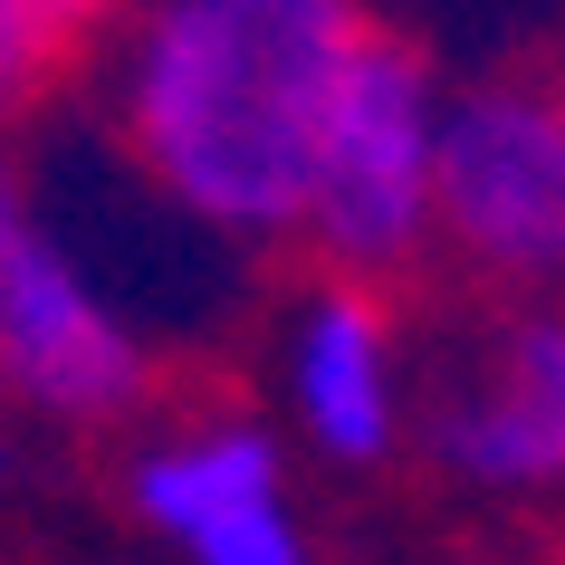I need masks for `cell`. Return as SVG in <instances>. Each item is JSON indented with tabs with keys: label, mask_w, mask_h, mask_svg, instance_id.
Wrapping results in <instances>:
<instances>
[{
	"label": "cell",
	"mask_w": 565,
	"mask_h": 565,
	"mask_svg": "<svg viewBox=\"0 0 565 565\" xmlns=\"http://www.w3.org/2000/svg\"><path fill=\"white\" fill-rule=\"evenodd\" d=\"M288 403H298L307 441L345 460V470H374L393 441H403V384H393V327L364 288H317L288 335Z\"/></svg>",
	"instance_id": "cell-6"
},
{
	"label": "cell",
	"mask_w": 565,
	"mask_h": 565,
	"mask_svg": "<svg viewBox=\"0 0 565 565\" xmlns=\"http://www.w3.org/2000/svg\"><path fill=\"white\" fill-rule=\"evenodd\" d=\"M49 67H58V49L39 39L30 0H0V106H20V96L49 77Z\"/></svg>",
	"instance_id": "cell-9"
},
{
	"label": "cell",
	"mask_w": 565,
	"mask_h": 565,
	"mask_svg": "<svg viewBox=\"0 0 565 565\" xmlns=\"http://www.w3.org/2000/svg\"><path fill=\"white\" fill-rule=\"evenodd\" d=\"M355 39V0H163L125 58V145L211 231H307L317 135Z\"/></svg>",
	"instance_id": "cell-1"
},
{
	"label": "cell",
	"mask_w": 565,
	"mask_h": 565,
	"mask_svg": "<svg viewBox=\"0 0 565 565\" xmlns=\"http://www.w3.org/2000/svg\"><path fill=\"white\" fill-rule=\"evenodd\" d=\"M431 450L470 489H556L565 479V317H518L431 403Z\"/></svg>",
	"instance_id": "cell-5"
},
{
	"label": "cell",
	"mask_w": 565,
	"mask_h": 565,
	"mask_svg": "<svg viewBox=\"0 0 565 565\" xmlns=\"http://www.w3.org/2000/svg\"><path fill=\"white\" fill-rule=\"evenodd\" d=\"M182 556L192 565H317V546H307V527L288 518V489H278V499L202 518V527L182 536Z\"/></svg>",
	"instance_id": "cell-8"
},
{
	"label": "cell",
	"mask_w": 565,
	"mask_h": 565,
	"mask_svg": "<svg viewBox=\"0 0 565 565\" xmlns=\"http://www.w3.org/2000/svg\"><path fill=\"white\" fill-rule=\"evenodd\" d=\"M20 231H30V221H20V173H10V153H0V259H10Z\"/></svg>",
	"instance_id": "cell-11"
},
{
	"label": "cell",
	"mask_w": 565,
	"mask_h": 565,
	"mask_svg": "<svg viewBox=\"0 0 565 565\" xmlns=\"http://www.w3.org/2000/svg\"><path fill=\"white\" fill-rule=\"evenodd\" d=\"M0 479H10V441H0Z\"/></svg>",
	"instance_id": "cell-12"
},
{
	"label": "cell",
	"mask_w": 565,
	"mask_h": 565,
	"mask_svg": "<svg viewBox=\"0 0 565 565\" xmlns=\"http://www.w3.org/2000/svg\"><path fill=\"white\" fill-rule=\"evenodd\" d=\"M288 470H278V441H268L259 422H202V431H173V441H153L135 470H125V499L145 518L153 536H192L202 518L221 508H249V499H278Z\"/></svg>",
	"instance_id": "cell-7"
},
{
	"label": "cell",
	"mask_w": 565,
	"mask_h": 565,
	"mask_svg": "<svg viewBox=\"0 0 565 565\" xmlns=\"http://www.w3.org/2000/svg\"><path fill=\"white\" fill-rule=\"evenodd\" d=\"M0 384H20L49 422L77 431L125 422L153 384L145 335L96 298L87 259L49 231H20L0 259Z\"/></svg>",
	"instance_id": "cell-4"
},
{
	"label": "cell",
	"mask_w": 565,
	"mask_h": 565,
	"mask_svg": "<svg viewBox=\"0 0 565 565\" xmlns=\"http://www.w3.org/2000/svg\"><path fill=\"white\" fill-rule=\"evenodd\" d=\"M145 10H163V0H145Z\"/></svg>",
	"instance_id": "cell-13"
},
{
	"label": "cell",
	"mask_w": 565,
	"mask_h": 565,
	"mask_svg": "<svg viewBox=\"0 0 565 565\" xmlns=\"http://www.w3.org/2000/svg\"><path fill=\"white\" fill-rule=\"evenodd\" d=\"M431 153H441V96L422 49L364 30L317 135L307 239L335 268H403L431 239Z\"/></svg>",
	"instance_id": "cell-2"
},
{
	"label": "cell",
	"mask_w": 565,
	"mask_h": 565,
	"mask_svg": "<svg viewBox=\"0 0 565 565\" xmlns=\"http://www.w3.org/2000/svg\"><path fill=\"white\" fill-rule=\"evenodd\" d=\"M106 10H116V0H30V20H39V39H49V49H77V39H96L106 30Z\"/></svg>",
	"instance_id": "cell-10"
},
{
	"label": "cell",
	"mask_w": 565,
	"mask_h": 565,
	"mask_svg": "<svg viewBox=\"0 0 565 565\" xmlns=\"http://www.w3.org/2000/svg\"><path fill=\"white\" fill-rule=\"evenodd\" d=\"M431 231L499 278H565V106L536 87H470L441 106Z\"/></svg>",
	"instance_id": "cell-3"
}]
</instances>
